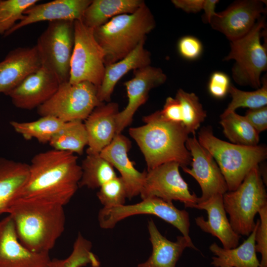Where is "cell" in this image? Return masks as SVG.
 Returning <instances> with one entry per match:
<instances>
[{
    "instance_id": "obj_1",
    "label": "cell",
    "mask_w": 267,
    "mask_h": 267,
    "mask_svg": "<svg viewBox=\"0 0 267 267\" xmlns=\"http://www.w3.org/2000/svg\"><path fill=\"white\" fill-rule=\"evenodd\" d=\"M81 176L74 153L53 149L39 153L31 160L28 178L15 200L36 199L65 206L79 187Z\"/></svg>"
},
{
    "instance_id": "obj_2",
    "label": "cell",
    "mask_w": 267,
    "mask_h": 267,
    "mask_svg": "<svg viewBox=\"0 0 267 267\" xmlns=\"http://www.w3.org/2000/svg\"><path fill=\"white\" fill-rule=\"evenodd\" d=\"M64 206L36 199H18L8 212L20 242L31 251L49 253L65 229Z\"/></svg>"
},
{
    "instance_id": "obj_3",
    "label": "cell",
    "mask_w": 267,
    "mask_h": 267,
    "mask_svg": "<svg viewBox=\"0 0 267 267\" xmlns=\"http://www.w3.org/2000/svg\"><path fill=\"white\" fill-rule=\"evenodd\" d=\"M142 120L144 125L130 128L129 133L144 156L147 171L168 162H177L181 168L190 164L185 145L189 134L181 123L164 120L160 110Z\"/></svg>"
},
{
    "instance_id": "obj_4",
    "label": "cell",
    "mask_w": 267,
    "mask_h": 267,
    "mask_svg": "<svg viewBox=\"0 0 267 267\" xmlns=\"http://www.w3.org/2000/svg\"><path fill=\"white\" fill-rule=\"evenodd\" d=\"M156 26L153 15L144 2L132 13L116 16L93 29L94 37L105 54V66L129 54Z\"/></svg>"
},
{
    "instance_id": "obj_5",
    "label": "cell",
    "mask_w": 267,
    "mask_h": 267,
    "mask_svg": "<svg viewBox=\"0 0 267 267\" xmlns=\"http://www.w3.org/2000/svg\"><path fill=\"white\" fill-rule=\"evenodd\" d=\"M197 139L218 164L228 191L235 190L251 170L267 157L265 146H245L223 141L214 135L210 127L201 129Z\"/></svg>"
},
{
    "instance_id": "obj_6",
    "label": "cell",
    "mask_w": 267,
    "mask_h": 267,
    "mask_svg": "<svg viewBox=\"0 0 267 267\" xmlns=\"http://www.w3.org/2000/svg\"><path fill=\"white\" fill-rule=\"evenodd\" d=\"M223 202L233 230L240 236H249L256 225V215L267 205V194L259 165L251 170L235 190L223 194Z\"/></svg>"
},
{
    "instance_id": "obj_7",
    "label": "cell",
    "mask_w": 267,
    "mask_h": 267,
    "mask_svg": "<svg viewBox=\"0 0 267 267\" xmlns=\"http://www.w3.org/2000/svg\"><path fill=\"white\" fill-rule=\"evenodd\" d=\"M265 23L263 16L247 35L230 42V51L223 60H235L232 76L240 86L256 89L262 86L261 74L267 69V45L261 43Z\"/></svg>"
},
{
    "instance_id": "obj_8",
    "label": "cell",
    "mask_w": 267,
    "mask_h": 267,
    "mask_svg": "<svg viewBox=\"0 0 267 267\" xmlns=\"http://www.w3.org/2000/svg\"><path fill=\"white\" fill-rule=\"evenodd\" d=\"M97 87L88 82L60 84L53 96L37 108L41 116H51L64 122L85 121L101 104Z\"/></svg>"
},
{
    "instance_id": "obj_9",
    "label": "cell",
    "mask_w": 267,
    "mask_h": 267,
    "mask_svg": "<svg viewBox=\"0 0 267 267\" xmlns=\"http://www.w3.org/2000/svg\"><path fill=\"white\" fill-rule=\"evenodd\" d=\"M104 52L96 40L93 29L81 19L74 21V46L69 82H88L98 87L105 71Z\"/></svg>"
},
{
    "instance_id": "obj_10",
    "label": "cell",
    "mask_w": 267,
    "mask_h": 267,
    "mask_svg": "<svg viewBox=\"0 0 267 267\" xmlns=\"http://www.w3.org/2000/svg\"><path fill=\"white\" fill-rule=\"evenodd\" d=\"M138 215L155 216L175 226L187 239L192 240L189 235V213L185 210L178 209L172 202L157 197L146 198L134 204L103 207L99 210L97 218L100 227L108 229L114 228L127 218Z\"/></svg>"
},
{
    "instance_id": "obj_11",
    "label": "cell",
    "mask_w": 267,
    "mask_h": 267,
    "mask_svg": "<svg viewBox=\"0 0 267 267\" xmlns=\"http://www.w3.org/2000/svg\"><path fill=\"white\" fill-rule=\"evenodd\" d=\"M35 45L42 65L52 71L60 83L69 81L74 46V21L48 22Z\"/></svg>"
},
{
    "instance_id": "obj_12",
    "label": "cell",
    "mask_w": 267,
    "mask_h": 267,
    "mask_svg": "<svg viewBox=\"0 0 267 267\" xmlns=\"http://www.w3.org/2000/svg\"><path fill=\"white\" fill-rule=\"evenodd\" d=\"M179 167L178 163L171 162L146 171L139 194L141 199L155 197L168 202L179 201L186 208L196 204L198 197L190 191L187 183L180 175Z\"/></svg>"
},
{
    "instance_id": "obj_13",
    "label": "cell",
    "mask_w": 267,
    "mask_h": 267,
    "mask_svg": "<svg viewBox=\"0 0 267 267\" xmlns=\"http://www.w3.org/2000/svg\"><path fill=\"white\" fill-rule=\"evenodd\" d=\"M186 147L191 156V168H182L198 183L202 194L196 203L205 202L217 194L228 191L224 178L213 156L199 142L195 134L188 137Z\"/></svg>"
},
{
    "instance_id": "obj_14",
    "label": "cell",
    "mask_w": 267,
    "mask_h": 267,
    "mask_svg": "<svg viewBox=\"0 0 267 267\" xmlns=\"http://www.w3.org/2000/svg\"><path fill=\"white\" fill-rule=\"evenodd\" d=\"M259 0H237L224 10L216 13L210 22L212 28L230 42L242 38L265 13L264 2Z\"/></svg>"
},
{
    "instance_id": "obj_15",
    "label": "cell",
    "mask_w": 267,
    "mask_h": 267,
    "mask_svg": "<svg viewBox=\"0 0 267 267\" xmlns=\"http://www.w3.org/2000/svg\"><path fill=\"white\" fill-rule=\"evenodd\" d=\"M167 76L160 68L148 65L134 70V76L124 83L128 102L116 117L117 134L132 122L137 109L147 101L151 89L164 84Z\"/></svg>"
},
{
    "instance_id": "obj_16",
    "label": "cell",
    "mask_w": 267,
    "mask_h": 267,
    "mask_svg": "<svg viewBox=\"0 0 267 267\" xmlns=\"http://www.w3.org/2000/svg\"><path fill=\"white\" fill-rule=\"evenodd\" d=\"M49 253L30 251L19 241L10 215L0 220V267H49Z\"/></svg>"
},
{
    "instance_id": "obj_17",
    "label": "cell",
    "mask_w": 267,
    "mask_h": 267,
    "mask_svg": "<svg viewBox=\"0 0 267 267\" xmlns=\"http://www.w3.org/2000/svg\"><path fill=\"white\" fill-rule=\"evenodd\" d=\"M60 84L54 74L42 65L7 95L17 108L32 110L49 99L57 91Z\"/></svg>"
},
{
    "instance_id": "obj_18",
    "label": "cell",
    "mask_w": 267,
    "mask_h": 267,
    "mask_svg": "<svg viewBox=\"0 0 267 267\" xmlns=\"http://www.w3.org/2000/svg\"><path fill=\"white\" fill-rule=\"evenodd\" d=\"M42 66L36 45L19 47L10 50L0 61V93L7 95Z\"/></svg>"
},
{
    "instance_id": "obj_19",
    "label": "cell",
    "mask_w": 267,
    "mask_h": 267,
    "mask_svg": "<svg viewBox=\"0 0 267 267\" xmlns=\"http://www.w3.org/2000/svg\"><path fill=\"white\" fill-rule=\"evenodd\" d=\"M90 0H54L35 4L25 10L23 18L17 22L4 37L19 29L37 22L59 20L74 21L81 19Z\"/></svg>"
},
{
    "instance_id": "obj_20",
    "label": "cell",
    "mask_w": 267,
    "mask_h": 267,
    "mask_svg": "<svg viewBox=\"0 0 267 267\" xmlns=\"http://www.w3.org/2000/svg\"><path fill=\"white\" fill-rule=\"evenodd\" d=\"M131 142L122 134H117L111 142L99 153L120 173L131 199L140 194L143 186L146 171L140 172L134 167V162L129 159L128 153Z\"/></svg>"
},
{
    "instance_id": "obj_21",
    "label": "cell",
    "mask_w": 267,
    "mask_h": 267,
    "mask_svg": "<svg viewBox=\"0 0 267 267\" xmlns=\"http://www.w3.org/2000/svg\"><path fill=\"white\" fill-rule=\"evenodd\" d=\"M190 208L205 210L208 220L203 216L195 219L196 225L204 232L218 238L225 249L238 246L241 236L232 228L224 209L223 195L217 194L207 201L192 205Z\"/></svg>"
},
{
    "instance_id": "obj_22",
    "label": "cell",
    "mask_w": 267,
    "mask_h": 267,
    "mask_svg": "<svg viewBox=\"0 0 267 267\" xmlns=\"http://www.w3.org/2000/svg\"><path fill=\"white\" fill-rule=\"evenodd\" d=\"M119 112L118 103H102L85 120L88 138L87 154H99L111 142L117 134L116 117Z\"/></svg>"
},
{
    "instance_id": "obj_23",
    "label": "cell",
    "mask_w": 267,
    "mask_h": 267,
    "mask_svg": "<svg viewBox=\"0 0 267 267\" xmlns=\"http://www.w3.org/2000/svg\"><path fill=\"white\" fill-rule=\"evenodd\" d=\"M147 228L152 253L146 261L135 267H176L186 248L198 250L192 240H188L182 235L177 236L175 241L168 240L161 233L151 219L148 221Z\"/></svg>"
},
{
    "instance_id": "obj_24",
    "label": "cell",
    "mask_w": 267,
    "mask_h": 267,
    "mask_svg": "<svg viewBox=\"0 0 267 267\" xmlns=\"http://www.w3.org/2000/svg\"><path fill=\"white\" fill-rule=\"evenodd\" d=\"M145 42H141L132 51L122 59L105 66L103 79L97 88V97L100 102H110L111 95L116 84L130 71L150 65V53L144 48Z\"/></svg>"
},
{
    "instance_id": "obj_25",
    "label": "cell",
    "mask_w": 267,
    "mask_h": 267,
    "mask_svg": "<svg viewBox=\"0 0 267 267\" xmlns=\"http://www.w3.org/2000/svg\"><path fill=\"white\" fill-rule=\"evenodd\" d=\"M29 174V164L0 157V215L8 213Z\"/></svg>"
},
{
    "instance_id": "obj_26",
    "label": "cell",
    "mask_w": 267,
    "mask_h": 267,
    "mask_svg": "<svg viewBox=\"0 0 267 267\" xmlns=\"http://www.w3.org/2000/svg\"><path fill=\"white\" fill-rule=\"evenodd\" d=\"M259 222L258 220L247 238L234 248L225 249L216 242L212 243L209 250L215 256L211 264L214 267H261L255 249V235Z\"/></svg>"
},
{
    "instance_id": "obj_27",
    "label": "cell",
    "mask_w": 267,
    "mask_h": 267,
    "mask_svg": "<svg viewBox=\"0 0 267 267\" xmlns=\"http://www.w3.org/2000/svg\"><path fill=\"white\" fill-rule=\"evenodd\" d=\"M144 2L142 0H91L81 20L87 26L94 29L116 16L134 12Z\"/></svg>"
},
{
    "instance_id": "obj_28",
    "label": "cell",
    "mask_w": 267,
    "mask_h": 267,
    "mask_svg": "<svg viewBox=\"0 0 267 267\" xmlns=\"http://www.w3.org/2000/svg\"><path fill=\"white\" fill-rule=\"evenodd\" d=\"M82 176L79 187L99 188L103 184L117 177L112 165L100 154H87L81 165Z\"/></svg>"
},
{
    "instance_id": "obj_29",
    "label": "cell",
    "mask_w": 267,
    "mask_h": 267,
    "mask_svg": "<svg viewBox=\"0 0 267 267\" xmlns=\"http://www.w3.org/2000/svg\"><path fill=\"white\" fill-rule=\"evenodd\" d=\"M88 143L87 133L82 121L65 122L48 142L53 149L79 155L83 154Z\"/></svg>"
},
{
    "instance_id": "obj_30",
    "label": "cell",
    "mask_w": 267,
    "mask_h": 267,
    "mask_svg": "<svg viewBox=\"0 0 267 267\" xmlns=\"http://www.w3.org/2000/svg\"><path fill=\"white\" fill-rule=\"evenodd\" d=\"M220 117L223 134L231 143L245 146L258 145L259 133L244 116L233 111Z\"/></svg>"
},
{
    "instance_id": "obj_31",
    "label": "cell",
    "mask_w": 267,
    "mask_h": 267,
    "mask_svg": "<svg viewBox=\"0 0 267 267\" xmlns=\"http://www.w3.org/2000/svg\"><path fill=\"white\" fill-rule=\"evenodd\" d=\"M65 123L54 117L44 116L31 122L12 121L10 124L24 139L35 138L40 143H46L63 127Z\"/></svg>"
},
{
    "instance_id": "obj_32",
    "label": "cell",
    "mask_w": 267,
    "mask_h": 267,
    "mask_svg": "<svg viewBox=\"0 0 267 267\" xmlns=\"http://www.w3.org/2000/svg\"><path fill=\"white\" fill-rule=\"evenodd\" d=\"M92 243L79 232L69 256L65 259L51 260L49 267H99L100 261L92 252Z\"/></svg>"
},
{
    "instance_id": "obj_33",
    "label": "cell",
    "mask_w": 267,
    "mask_h": 267,
    "mask_svg": "<svg viewBox=\"0 0 267 267\" xmlns=\"http://www.w3.org/2000/svg\"><path fill=\"white\" fill-rule=\"evenodd\" d=\"M175 98L181 106L182 125L188 134H195L207 116L198 97L194 93L179 89Z\"/></svg>"
},
{
    "instance_id": "obj_34",
    "label": "cell",
    "mask_w": 267,
    "mask_h": 267,
    "mask_svg": "<svg viewBox=\"0 0 267 267\" xmlns=\"http://www.w3.org/2000/svg\"><path fill=\"white\" fill-rule=\"evenodd\" d=\"M228 93L231 96V101L221 116H224L231 112L235 111V110L239 107L255 109L267 106V78H263L261 87L255 90L243 91L231 85Z\"/></svg>"
},
{
    "instance_id": "obj_35",
    "label": "cell",
    "mask_w": 267,
    "mask_h": 267,
    "mask_svg": "<svg viewBox=\"0 0 267 267\" xmlns=\"http://www.w3.org/2000/svg\"><path fill=\"white\" fill-rule=\"evenodd\" d=\"M37 0H0V36H3L24 17L26 9Z\"/></svg>"
},
{
    "instance_id": "obj_36",
    "label": "cell",
    "mask_w": 267,
    "mask_h": 267,
    "mask_svg": "<svg viewBox=\"0 0 267 267\" xmlns=\"http://www.w3.org/2000/svg\"><path fill=\"white\" fill-rule=\"evenodd\" d=\"M97 197L103 207L125 205L127 192L125 183L120 177H117L99 188Z\"/></svg>"
},
{
    "instance_id": "obj_37",
    "label": "cell",
    "mask_w": 267,
    "mask_h": 267,
    "mask_svg": "<svg viewBox=\"0 0 267 267\" xmlns=\"http://www.w3.org/2000/svg\"><path fill=\"white\" fill-rule=\"evenodd\" d=\"M258 214L260 219L255 235V249L261 255V267H267V205Z\"/></svg>"
},
{
    "instance_id": "obj_38",
    "label": "cell",
    "mask_w": 267,
    "mask_h": 267,
    "mask_svg": "<svg viewBox=\"0 0 267 267\" xmlns=\"http://www.w3.org/2000/svg\"><path fill=\"white\" fill-rule=\"evenodd\" d=\"M178 50L179 55L184 59L193 61L202 55L203 47L201 42L192 36L181 37L178 43Z\"/></svg>"
},
{
    "instance_id": "obj_39",
    "label": "cell",
    "mask_w": 267,
    "mask_h": 267,
    "mask_svg": "<svg viewBox=\"0 0 267 267\" xmlns=\"http://www.w3.org/2000/svg\"><path fill=\"white\" fill-rule=\"evenodd\" d=\"M230 85V78L226 74L220 71L214 72L209 79L208 91L214 97L221 99L228 93Z\"/></svg>"
},
{
    "instance_id": "obj_40",
    "label": "cell",
    "mask_w": 267,
    "mask_h": 267,
    "mask_svg": "<svg viewBox=\"0 0 267 267\" xmlns=\"http://www.w3.org/2000/svg\"><path fill=\"white\" fill-rule=\"evenodd\" d=\"M160 113L162 117L165 120L171 122L181 123L182 118L181 106L179 101L172 97H168Z\"/></svg>"
},
{
    "instance_id": "obj_41",
    "label": "cell",
    "mask_w": 267,
    "mask_h": 267,
    "mask_svg": "<svg viewBox=\"0 0 267 267\" xmlns=\"http://www.w3.org/2000/svg\"><path fill=\"white\" fill-rule=\"evenodd\" d=\"M248 121L260 134L267 129V106L249 109L244 116Z\"/></svg>"
},
{
    "instance_id": "obj_42",
    "label": "cell",
    "mask_w": 267,
    "mask_h": 267,
    "mask_svg": "<svg viewBox=\"0 0 267 267\" xmlns=\"http://www.w3.org/2000/svg\"><path fill=\"white\" fill-rule=\"evenodd\" d=\"M204 0H172L174 5L187 13H195L203 10Z\"/></svg>"
},
{
    "instance_id": "obj_43",
    "label": "cell",
    "mask_w": 267,
    "mask_h": 267,
    "mask_svg": "<svg viewBox=\"0 0 267 267\" xmlns=\"http://www.w3.org/2000/svg\"><path fill=\"white\" fill-rule=\"evenodd\" d=\"M218 0H204L203 10V21L206 23H210L212 17L215 15L216 12L215 8L219 2Z\"/></svg>"
}]
</instances>
